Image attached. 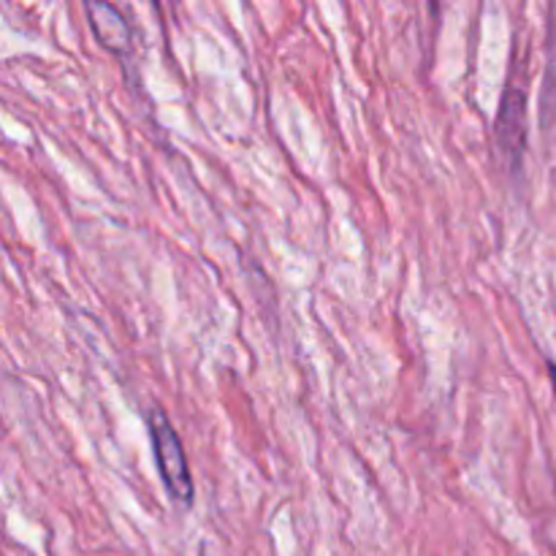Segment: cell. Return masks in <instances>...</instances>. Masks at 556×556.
<instances>
[{
	"label": "cell",
	"instance_id": "obj_2",
	"mask_svg": "<svg viewBox=\"0 0 556 556\" xmlns=\"http://www.w3.org/2000/svg\"><path fill=\"white\" fill-rule=\"evenodd\" d=\"M87 20H90L92 33H96L98 41L103 43L112 52H130V25L123 16V11L112 3H98V0H90L85 5Z\"/></svg>",
	"mask_w": 556,
	"mask_h": 556
},
{
	"label": "cell",
	"instance_id": "obj_1",
	"mask_svg": "<svg viewBox=\"0 0 556 556\" xmlns=\"http://www.w3.org/2000/svg\"><path fill=\"white\" fill-rule=\"evenodd\" d=\"M147 424H150L152 448H155L157 470H161L163 486H166L168 497L179 505H190L193 503L195 489L177 429L168 424L166 413H163L161 407H152V410L147 413Z\"/></svg>",
	"mask_w": 556,
	"mask_h": 556
},
{
	"label": "cell",
	"instance_id": "obj_3",
	"mask_svg": "<svg viewBox=\"0 0 556 556\" xmlns=\"http://www.w3.org/2000/svg\"><path fill=\"white\" fill-rule=\"evenodd\" d=\"M497 139L510 161H519L525 147V92L519 87H508L503 98V109L497 117Z\"/></svg>",
	"mask_w": 556,
	"mask_h": 556
}]
</instances>
